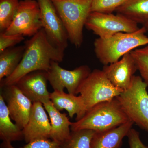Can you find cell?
Masks as SVG:
<instances>
[{
  "instance_id": "6da1fadb",
  "label": "cell",
  "mask_w": 148,
  "mask_h": 148,
  "mask_svg": "<svg viewBox=\"0 0 148 148\" xmlns=\"http://www.w3.org/2000/svg\"><path fill=\"white\" fill-rule=\"evenodd\" d=\"M25 49L21 62L10 76L1 81V86L16 84L24 76L36 71L47 72L52 61L64 60V51L56 47L42 29L25 42Z\"/></svg>"
},
{
  "instance_id": "7a4b0ae2",
  "label": "cell",
  "mask_w": 148,
  "mask_h": 148,
  "mask_svg": "<svg viewBox=\"0 0 148 148\" xmlns=\"http://www.w3.org/2000/svg\"><path fill=\"white\" fill-rule=\"evenodd\" d=\"M147 32L142 27L132 33L119 32L107 38H98L94 42L96 57L104 66L116 62L126 53L148 45Z\"/></svg>"
},
{
  "instance_id": "3957f363",
  "label": "cell",
  "mask_w": 148,
  "mask_h": 148,
  "mask_svg": "<svg viewBox=\"0 0 148 148\" xmlns=\"http://www.w3.org/2000/svg\"><path fill=\"white\" fill-rule=\"evenodd\" d=\"M130 121L115 98L98 103L86 112L81 119L72 122L71 131L90 130L102 132Z\"/></svg>"
},
{
  "instance_id": "277c9868",
  "label": "cell",
  "mask_w": 148,
  "mask_h": 148,
  "mask_svg": "<svg viewBox=\"0 0 148 148\" xmlns=\"http://www.w3.org/2000/svg\"><path fill=\"white\" fill-rule=\"evenodd\" d=\"M51 1L64 24L69 41L75 47H80L83 28L91 12V0Z\"/></svg>"
},
{
  "instance_id": "5b68a950",
  "label": "cell",
  "mask_w": 148,
  "mask_h": 148,
  "mask_svg": "<svg viewBox=\"0 0 148 148\" xmlns=\"http://www.w3.org/2000/svg\"><path fill=\"white\" fill-rule=\"evenodd\" d=\"M147 87L141 76L134 75L129 87L116 98L129 119L148 132Z\"/></svg>"
},
{
  "instance_id": "8992f818",
  "label": "cell",
  "mask_w": 148,
  "mask_h": 148,
  "mask_svg": "<svg viewBox=\"0 0 148 148\" xmlns=\"http://www.w3.org/2000/svg\"><path fill=\"white\" fill-rule=\"evenodd\" d=\"M123 91L112 84L103 70L95 69L80 86L77 93L87 112L98 103L116 98Z\"/></svg>"
},
{
  "instance_id": "52a82bcc",
  "label": "cell",
  "mask_w": 148,
  "mask_h": 148,
  "mask_svg": "<svg viewBox=\"0 0 148 148\" xmlns=\"http://www.w3.org/2000/svg\"><path fill=\"white\" fill-rule=\"evenodd\" d=\"M85 27L101 38H107L119 32L132 33L140 29L138 24L125 16L112 13L90 12Z\"/></svg>"
},
{
  "instance_id": "ba28073f",
  "label": "cell",
  "mask_w": 148,
  "mask_h": 148,
  "mask_svg": "<svg viewBox=\"0 0 148 148\" xmlns=\"http://www.w3.org/2000/svg\"><path fill=\"white\" fill-rule=\"evenodd\" d=\"M42 29L40 10L38 1L22 0L19 1L13 21L4 33L6 35L32 37Z\"/></svg>"
},
{
  "instance_id": "9c48e42d",
  "label": "cell",
  "mask_w": 148,
  "mask_h": 148,
  "mask_svg": "<svg viewBox=\"0 0 148 148\" xmlns=\"http://www.w3.org/2000/svg\"><path fill=\"white\" fill-rule=\"evenodd\" d=\"M58 62L52 61L47 73L48 81L54 90L77 95L80 86L91 72L89 66L82 65L71 71L63 69Z\"/></svg>"
},
{
  "instance_id": "30bf717a",
  "label": "cell",
  "mask_w": 148,
  "mask_h": 148,
  "mask_svg": "<svg viewBox=\"0 0 148 148\" xmlns=\"http://www.w3.org/2000/svg\"><path fill=\"white\" fill-rule=\"evenodd\" d=\"M40 10L42 29L48 40L56 47L65 51L69 37L64 24L51 0H37Z\"/></svg>"
},
{
  "instance_id": "8fae6325",
  "label": "cell",
  "mask_w": 148,
  "mask_h": 148,
  "mask_svg": "<svg viewBox=\"0 0 148 148\" xmlns=\"http://www.w3.org/2000/svg\"><path fill=\"white\" fill-rule=\"evenodd\" d=\"M1 94L5 101L12 120L23 130L29 121L33 102L16 84L1 86Z\"/></svg>"
},
{
  "instance_id": "7c38bea8",
  "label": "cell",
  "mask_w": 148,
  "mask_h": 148,
  "mask_svg": "<svg viewBox=\"0 0 148 148\" xmlns=\"http://www.w3.org/2000/svg\"><path fill=\"white\" fill-rule=\"evenodd\" d=\"M22 130L24 141L27 143L35 140L50 139V121L42 103H33L29 121Z\"/></svg>"
},
{
  "instance_id": "4fadbf2b",
  "label": "cell",
  "mask_w": 148,
  "mask_h": 148,
  "mask_svg": "<svg viewBox=\"0 0 148 148\" xmlns=\"http://www.w3.org/2000/svg\"><path fill=\"white\" fill-rule=\"evenodd\" d=\"M102 70L112 84L124 90L129 87L138 69L130 52L116 62L104 66Z\"/></svg>"
},
{
  "instance_id": "5bb4252c",
  "label": "cell",
  "mask_w": 148,
  "mask_h": 148,
  "mask_svg": "<svg viewBox=\"0 0 148 148\" xmlns=\"http://www.w3.org/2000/svg\"><path fill=\"white\" fill-rule=\"evenodd\" d=\"M47 81V72L36 71L24 76L15 84L33 103L40 102L44 104L50 101Z\"/></svg>"
},
{
  "instance_id": "9a60e30c",
  "label": "cell",
  "mask_w": 148,
  "mask_h": 148,
  "mask_svg": "<svg viewBox=\"0 0 148 148\" xmlns=\"http://www.w3.org/2000/svg\"><path fill=\"white\" fill-rule=\"evenodd\" d=\"M50 101L58 110H66L71 118L76 116V121L81 119L87 112L80 95L77 96L64 91L54 90L50 93Z\"/></svg>"
},
{
  "instance_id": "2e32d148",
  "label": "cell",
  "mask_w": 148,
  "mask_h": 148,
  "mask_svg": "<svg viewBox=\"0 0 148 148\" xmlns=\"http://www.w3.org/2000/svg\"><path fill=\"white\" fill-rule=\"evenodd\" d=\"M134 123L129 121L114 128L95 132L92 140V148H121L123 140L127 137Z\"/></svg>"
},
{
  "instance_id": "e0dca14e",
  "label": "cell",
  "mask_w": 148,
  "mask_h": 148,
  "mask_svg": "<svg viewBox=\"0 0 148 148\" xmlns=\"http://www.w3.org/2000/svg\"><path fill=\"white\" fill-rule=\"evenodd\" d=\"M43 105L50 119L51 139L60 143H63L71 135V122L66 113L60 112L54 107L51 101Z\"/></svg>"
},
{
  "instance_id": "ac0fdd59",
  "label": "cell",
  "mask_w": 148,
  "mask_h": 148,
  "mask_svg": "<svg viewBox=\"0 0 148 148\" xmlns=\"http://www.w3.org/2000/svg\"><path fill=\"white\" fill-rule=\"evenodd\" d=\"M116 10L148 32V0H127Z\"/></svg>"
},
{
  "instance_id": "d6986e66",
  "label": "cell",
  "mask_w": 148,
  "mask_h": 148,
  "mask_svg": "<svg viewBox=\"0 0 148 148\" xmlns=\"http://www.w3.org/2000/svg\"><path fill=\"white\" fill-rule=\"evenodd\" d=\"M0 138L11 143L24 140L23 130L11 121L5 101L0 95Z\"/></svg>"
},
{
  "instance_id": "ffe728a7",
  "label": "cell",
  "mask_w": 148,
  "mask_h": 148,
  "mask_svg": "<svg viewBox=\"0 0 148 148\" xmlns=\"http://www.w3.org/2000/svg\"><path fill=\"white\" fill-rule=\"evenodd\" d=\"M25 45L9 48L0 53V81L13 73L21 61Z\"/></svg>"
},
{
  "instance_id": "44dd1931",
  "label": "cell",
  "mask_w": 148,
  "mask_h": 148,
  "mask_svg": "<svg viewBox=\"0 0 148 148\" xmlns=\"http://www.w3.org/2000/svg\"><path fill=\"white\" fill-rule=\"evenodd\" d=\"M95 131L90 130L71 131L69 139L61 143L62 148H92V140Z\"/></svg>"
},
{
  "instance_id": "7402d4cb",
  "label": "cell",
  "mask_w": 148,
  "mask_h": 148,
  "mask_svg": "<svg viewBox=\"0 0 148 148\" xmlns=\"http://www.w3.org/2000/svg\"><path fill=\"white\" fill-rule=\"evenodd\" d=\"M18 0H0V31L4 32L13 21L19 5Z\"/></svg>"
},
{
  "instance_id": "603a6c76",
  "label": "cell",
  "mask_w": 148,
  "mask_h": 148,
  "mask_svg": "<svg viewBox=\"0 0 148 148\" xmlns=\"http://www.w3.org/2000/svg\"><path fill=\"white\" fill-rule=\"evenodd\" d=\"M141 77L148 86V45L130 52Z\"/></svg>"
},
{
  "instance_id": "cb8c5ba5",
  "label": "cell",
  "mask_w": 148,
  "mask_h": 148,
  "mask_svg": "<svg viewBox=\"0 0 148 148\" xmlns=\"http://www.w3.org/2000/svg\"><path fill=\"white\" fill-rule=\"evenodd\" d=\"M127 0H91V12L112 13Z\"/></svg>"
},
{
  "instance_id": "d4e9b609",
  "label": "cell",
  "mask_w": 148,
  "mask_h": 148,
  "mask_svg": "<svg viewBox=\"0 0 148 148\" xmlns=\"http://www.w3.org/2000/svg\"><path fill=\"white\" fill-rule=\"evenodd\" d=\"M1 148H16L12 145L11 143L3 142L1 145ZM20 148H62L61 143L49 139L35 140L27 143L23 147Z\"/></svg>"
},
{
  "instance_id": "484cf974",
  "label": "cell",
  "mask_w": 148,
  "mask_h": 148,
  "mask_svg": "<svg viewBox=\"0 0 148 148\" xmlns=\"http://www.w3.org/2000/svg\"><path fill=\"white\" fill-rule=\"evenodd\" d=\"M24 40V37L19 34L6 35L0 34V53L7 49L14 47Z\"/></svg>"
},
{
  "instance_id": "4316f807",
  "label": "cell",
  "mask_w": 148,
  "mask_h": 148,
  "mask_svg": "<svg viewBox=\"0 0 148 148\" xmlns=\"http://www.w3.org/2000/svg\"><path fill=\"white\" fill-rule=\"evenodd\" d=\"M127 137L129 148H148L142 142L140 139V133L136 130L132 128L130 130Z\"/></svg>"
}]
</instances>
